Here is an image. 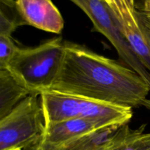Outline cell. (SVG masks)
<instances>
[{
	"instance_id": "1",
	"label": "cell",
	"mask_w": 150,
	"mask_h": 150,
	"mask_svg": "<svg viewBox=\"0 0 150 150\" xmlns=\"http://www.w3.org/2000/svg\"><path fill=\"white\" fill-rule=\"evenodd\" d=\"M50 89L94 100L150 111V86L126 64L64 40V57Z\"/></svg>"
},
{
	"instance_id": "2",
	"label": "cell",
	"mask_w": 150,
	"mask_h": 150,
	"mask_svg": "<svg viewBox=\"0 0 150 150\" xmlns=\"http://www.w3.org/2000/svg\"><path fill=\"white\" fill-rule=\"evenodd\" d=\"M45 124L72 119L97 120L108 127H120L129 124L133 108L94 100L83 97L47 89L40 92Z\"/></svg>"
},
{
	"instance_id": "3",
	"label": "cell",
	"mask_w": 150,
	"mask_h": 150,
	"mask_svg": "<svg viewBox=\"0 0 150 150\" xmlns=\"http://www.w3.org/2000/svg\"><path fill=\"white\" fill-rule=\"evenodd\" d=\"M64 57V40L57 37L35 47H19L5 67L32 94H40L52 87Z\"/></svg>"
},
{
	"instance_id": "4",
	"label": "cell",
	"mask_w": 150,
	"mask_h": 150,
	"mask_svg": "<svg viewBox=\"0 0 150 150\" xmlns=\"http://www.w3.org/2000/svg\"><path fill=\"white\" fill-rule=\"evenodd\" d=\"M45 120L39 94H31L0 119V150L23 148L42 137Z\"/></svg>"
},
{
	"instance_id": "5",
	"label": "cell",
	"mask_w": 150,
	"mask_h": 150,
	"mask_svg": "<svg viewBox=\"0 0 150 150\" xmlns=\"http://www.w3.org/2000/svg\"><path fill=\"white\" fill-rule=\"evenodd\" d=\"M89 17L94 30L109 40L123 64L136 71L150 86V75L123 35L114 14L104 0H70Z\"/></svg>"
},
{
	"instance_id": "6",
	"label": "cell",
	"mask_w": 150,
	"mask_h": 150,
	"mask_svg": "<svg viewBox=\"0 0 150 150\" xmlns=\"http://www.w3.org/2000/svg\"><path fill=\"white\" fill-rule=\"evenodd\" d=\"M16 1L26 25L58 35L62 32L64 18L51 0H16Z\"/></svg>"
},
{
	"instance_id": "7",
	"label": "cell",
	"mask_w": 150,
	"mask_h": 150,
	"mask_svg": "<svg viewBox=\"0 0 150 150\" xmlns=\"http://www.w3.org/2000/svg\"><path fill=\"white\" fill-rule=\"evenodd\" d=\"M108 127L92 119L78 118L45 125L42 142L52 146H61L76 139Z\"/></svg>"
},
{
	"instance_id": "8",
	"label": "cell",
	"mask_w": 150,
	"mask_h": 150,
	"mask_svg": "<svg viewBox=\"0 0 150 150\" xmlns=\"http://www.w3.org/2000/svg\"><path fill=\"white\" fill-rule=\"evenodd\" d=\"M32 94L6 67L0 68V119ZM35 94V93H34Z\"/></svg>"
},
{
	"instance_id": "9",
	"label": "cell",
	"mask_w": 150,
	"mask_h": 150,
	"mask_svg": "<svg viewBox=\"0 0 150 150\" xmlns=\"http://www.w3.org/2000/svg\"><path fill=\"white\" fill-rule=\"evenodd\" d=\"M146 126L132 129L126 124L120 127L113 136L109 150H150V132L145 131Z\"/></svg>"
},
{
	"instance_id": "10",
	"label": "cell",
	"mask_w": 150,
	"mask_h": 150,
	"mask_svg": "<svg viewBox=\"0 0 150 150\" xmlns=\"http://www.w3.org/2000/svg\"><path fill=\"white\" fill-rule=\"evenodd\" d=\"M26 25L16 0H0V35L12 37L21 26Z\"/></svg>"
},
{
	"instance_id": "11",
	"label": "cell",
	"mask_w": 150,
	"mask_h": 150,
	"mask_svg": "<svg viewBox=\"0 0 150 150\" xmlns=\"http://www.w3.org/2000/svg\"><path fill=\"white\" fill-rule=\"evenodd\" d=\"M19 46L13 37L0 35V67H5Z\"/></svg>"
},
{
	"instance_id": "12",
	"label": "cell",
	"mask_w": 150,
	"mask_h": 150,
	"mask_svg": "<svg viewBox=\"0 0 150 150\" xmlns=\"http://www.w3.org/2000/svg\"><path fill=\"white\" fill-rule=\"evenodd\" d=\"M135 7L139 19L150 32V0H135Z\"/></svg>"
},
{
	"instance_id": "13",
	"label": "cell",
	"mask_w": 150,
	"mask_h": 150,
	"mask_svg": "<svg viewBox=\"0 0 150 150\" xmlns=\"http://www.w3.org/2000/svg\"><path fill=\"white\" fill-rule=\"evenodd\" d=\"M43 145H42V148L41 150H62V145L61 146H52V145L45 144L42 142Z\"/></svg>"
}]
</instances>
